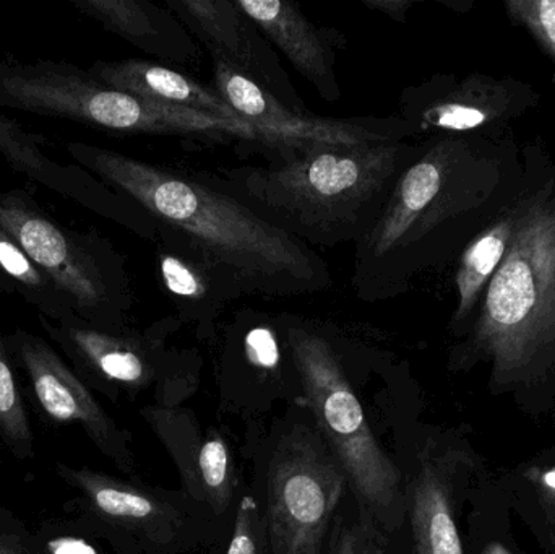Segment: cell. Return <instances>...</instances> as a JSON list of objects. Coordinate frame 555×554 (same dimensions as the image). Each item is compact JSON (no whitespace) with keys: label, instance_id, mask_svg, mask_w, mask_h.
<instances>
[{"label":"cell","instance_id":"6da1fadb","mask_svg":"<svg viewBox=\"0 0 555 554\" xmlns=\"http://www.w3.org/2000/svg\"><path fill=\"white\" fill-rule=\"evenodd\" d=\"M524 175L514 137L427 139L372 230L354 244L356 298H400L423 273L460 257L517 195Z\"/></svg>","mask_w":555,"mask_h":554},{"label":"cell","instance_id":"7a4b0ae2","mask_svg":"<svg viewBox=\"0 0 555 554\" xmlns=\"http://www.w3.org/2000/svg\"><path fill=\"white\" fill-rule=\"evenodd\" d=\"M72 155L230 276L244 295L293 298L332 288L325 260L223 179L72 143Z\"/></svg>","mask_w":555,"mask_h":554},{"label":"cell","instance_id":"3957f363","mask_svg":"<svg viewBox=\"0 0 555 554\" xmlns=\"http://www.w3.org/2000/svg\"><path fill=\"white\" fill-rule=\"evenodd\" d=\"M426 140L315 145L266 153V165L227 169L223 181L307 246L358 244L374 227Z\"/></svg>","mask_w":555,"mask_h":554},{"label":"cell","instance_id":"277c9868","mask_svg":"<svg viewBox=\"0 0 555 554\" xmlns=\"http://www.w3.org/2000/svg\"><path fill=\"white\" fill-rule=\"evenodd\" d=\"M524 156L511 246L459 348L504 386L555 376V165L538 143Z\"/></svg>","mask_w":555,"mask_h":554},{"label":"cell","instance_id":"5b68a950","mask_svg":"<svg viewBox=\"0 0 555 554\" xmlns=\"http://www.w3.org/2000/svg\"><path fill=\"white\" fill-rule=\"evenodd\" d=\"M284 318L302 403L320 438L345 472L364 517L385 532L398 529L404 513L400 471L375 438L335 340L317 322Z\"/></svg>","mask_w":555,"mask_h":554},{"label":"cell","instance_id":"8992f818","mask_svg":"<svg viewBox=\"0 0 555 554\" xmlns=\"http://www.w3.org/2000/svg\"><path fill=\"white\" fill-rule=\"evenodd\" d=\"M0 106L132 136L233 139L262 149L267 145L244 120L153 103L107 87L90 72L57 62L0 65Z\"/></svg>","mask_w":555,"mask_h":554},{"label":"cell","instance_id":"52a82bcc","mask_svg":"<svg viewBox=\"0 0 555 554\" xmlns=\"http://www.w3.org/2000/svg\"><path fill=\"white\" fill-rule=\"evenodd\" d=\"M348 480L320 435L296 428L278 442L267 478L270 554H320Z\"/></svg>","mask_w":555,"mask_h":554},{"label":"cell","instance_id":"ba28073f","mask_svg":"<svg viewBox=\"0 0 555 554\" xmlns=\"http://www.w3.org/2000/svg\"><path fill=\"white\" fill-rule=\"evenodd\" d=\"M540 101L528 81L488 74H437L404 88L400 113L411 136L504 137Z\"/></svg>","mask_w":555,"mask_h":554},{"label":"cell","instance_id":"9c48e42d","mask_svg":"<svg viewBox=\"0 0 555 554\" xmlns=\"http://www.w3.org/2000/svg\"><path fill=\"white\" fill-rule=\"evenodd\" d=\"M210 87L240 119L266 139V153L315 145H364L413 139L398 114L395 116L322 117L297 113L270 91L223 61L214 59Z\"/></svg>","mask_w":555,"mask_h":554},{"label":"cell","instance_id":"30bf717a","mask_svg":"<svg viewBox=\"0 0 555 554\" xmlns=\"http://www.w3.org/2000/svg\"><path fill=\"white\" fill-rule=\"evenodd\" d=\"M77 493L75 507L88 529L124 549L149 554L175 552L188 533V514L162 491L87 467L55 465Z\"/></svg>","mask_w":555,"mask_h":554},{"label":"cell","instance_id":"8fae6325","mask_svg":"<svg viewBox=\"0 0 555 554\" xmlns=\"http://www.w3.org/2000/svg\"><path fill=\"white\" fill-rule=\"evenodd\" d=\"M181 324L163 319L143 334H122L103 328L68 325L62 344L80 364L88 379L111 399L120 392L139 394L152 386H184L188 363L166 348V337Z\"/></svg>","mask_w":555,"mask_h":554},{"label":"cell","instance_id":"7c38bea8","mask_svg":"<svg viewBox=\"0 0 555 554\" xmlns=\"http://www.w3.org/2000/svg\"><path fill=\"white\" fill-rule=\"evenodd\" d=\"M0 230L81 309L104 314L120 324L127 306L126 285L114 283L113 275L93 256L75 246L51 221L26 208L0 202Z\"/></svg>","mask_w":555,"mask_h":554},{"label":"cell","instance_id":"4fadbf2b","mask_svg":"<svg viewBox=\"0 0 555 554\" xmlns=\"http://www.w3.org/2000/svg\"><path fill=\"white\" fill-rule=\"evenodd\" d=\"M41 412L59 425H78L124 474L135 472L130 435L103 409L87 384L39 338L20 334L13 340Z\"/></svg>","mask_w":555,"mask_h":554},{"label":"cell","instance_id":"5bb4252c","mask_svg":"<svg viewBox=\"0 0 555 554\" xmlns=\"http://www.w3.org/2000/svg\"><path fill=\"white\" fill-rule=\"evenodd\" d=\"M165 7L210 52L211 59L253 78L291 109L309 113L276 49L241 12L236 0H165Z\"/></svg>","mask_w":555,"mask_h":554},{"label":"cell","instance_id":"9a60e30c","mask_svg":"<svg viewBox=\"0 0 555 554\" xmlns=\"http://www.w3.org/2000/svg\"><path fill=\"white\" fill-rule=\"evenodd\" d=\"M142 416L171 455L188 497L217 516L227 513L237 484L227 439L168 403L145 407Z\"/></svg>","mask_w":555,"mask_h":554},{"label":"cell","instance_id":"2e32d148","mask_svg":"<svg viewBox=\"0 0 555 554\" xmlns=\"http://www.w3.org/2000/svg\"><path fill=\"white\" fill-rule=\"evenodd\" d=\"M236 5L323 100H341L336 57L346 48V36L339 29L310 22L294 2L236 0Z\"/></svg>","mask_w":555,"mask_h":554},{"label":"cell","instance_id":"e0dca14e","mask_svg":"<svg viewBox=\"0 0 555 554\" xmlns=\"http://www.w3.org/2000/svg\"><path fill=\"white\" fill-rule=\"evenodd\" d=\"M156 270L159 283L178 312L179 322L211 335L218 319L243 289L171 231L159 228Z\"/></svg>","mask_w":555,"mask_h":554},{"label":"cell","instance_id":"ac0fdd59","mask_svg":"<svg viewBox=\"0 0 555 554\" xmlns=\"http://www.w3.org/2000/svg\"><path fill=\"white\" fill-rule=\"evenodd\" d=\"M85 15L104 29L120 36L162 64L198 68L204 62V48L182 25L181 20L150 0H72Z\"/></svg>","mask_w":555,"mask_h":554},{"label":"cell","instance_id":"d6986e66","mask_svg":"<svg viewBox=\"0 0 555 554\" xmlns=\"http://www.w3.org/2000/svg\"><path fill=\"white\" fill-rule=\"evenodd\" d=\"M90 74L107 87L126 91L165 106L197 111L227 120H243L221 100L220 94L192 75L162 62L127 59L117 62H96Z\"/></svg>","mask_w":555,"mask_h":554},{"label":"cell","instance_id":"ffe728a7","mask_svg":"<svg viewBox=\"0 0 555 554\" xmlns=\"http://www.w3.org/2000/svg\"><path fill=\"white\" fill-rule=\"evenodd\" d=\"M518 194L520 191L460 254L455 270L456 302L450 319V331L460 337L468 331L479 302L511 246L517 223Z\"/></svg>","mask_w":555,"mask_h":554},{"label":"cell","instance_id":"44dd1931","mask_svg":"<svg viewBox=\"0 0 555 554\" xmlns=\"http://www.w3.org/2000/svg\"><path fill=\"white\" fill-rule=\"evenodd\" d=\"M410 517L417 554H463L446 481L424 462L411 485Z\"/></svg>","mask_w":555,"mask_h":554},{"label":"cell","instance_id":"7402d4cb","mask_svg":"<svg viewBox=\"0 0 555 554\" xmlns=\"http://www.w3.org/2000/svg\"><path fill=\"white\" fill-rule=\"evenodd\" d=\"M0 439L20 461L35 455V439L25 402L10 366L5 344L0 335Z\"/></svg>","mask_w":555,"mask_h":554},{"label":"cell","instance_id":"603a6c76","mask_svg":"<svg viewBox=\"0 0 555 554\" xmlns=\"http://www.w3.org/2000/svg\"><path fill=\"white\" fill-rule=\"evenodd\" d=\"M504 7L508 18L534 39L555 67V0H507Z\"/></svg>","mask_w":555,"mask_h":554},{"label":"cell","instance_id":"cb8c5ba5","mask_svg":"<svg viewBox=\"0 0 555 554\" xmlns=\"http://www.w3.org/2000/svg\"><path fill=\"white\" fill-rule=\"evenodd\" d=\"M0 153L15 168L28 172L33 178L49 179L54 175L52 163L46 158L35 137L3 117H0Z\"/></svg>","mask_w":555,"mask_h":554},{"label":"cell","instance_id":"d4e9b609","mask_svg":"<svg viewBox=\"0 0 555 554\" xmlns=\"http://www.w3.org/2000/svg\"><path fill=\"white\" fill-rule=\"evenodd\" d=\"M266 519L253 497H244L237 506L233 537L227 554H267Z\"/></svg>","mask_w":555,"mask_h":554},{"label":"cell","instance_id":"484cf974","mask_svg":"<svg viewBox=\"0 0 555 554\" xmlns=\"http://www.w3.org/2000/svg\"><path fill=\"white\" fill-rule=\"evenodd\" d=\"M0 269L23 285L39 288L44 285L41 270L26 256L25 250L0 230Z\"/></svg>","mask_w":555,"mask_h":554},{"label":"cell","instance_id":"4316f807","mask_svg":"<svg viewBox=\"0 0 555 554\" xmlns=\"http://www.w3.org/2000/svg\"><path fill=\"white\" fill-rule=\"evenodd\" d=\"M0 554H49L38 532L0 510Z\"/></svg>","mask_w":555,"mask_h":554},{"label":"cell","instance_id":"83f0119b","mask_svg":"<svg viewBox=\"0 0 555 554\" xmlns=\"http://www.w3.org/2000/svg\"><path fill=\"white\" fill-rule=\"evenodd\" d=\"M335 554H385L377 527L367 517L343 527L336 537Z\"/></svg>","mask_w":555,"mask_h":554},{"label":"cell","instance_id":"f1b7e54d","mask_svg":"<svg viewBox=\"0 0 555 554\" xmlns=\"http://www.w3.org/2000/svg\"><path fill=\"white\" fill-rule=\"evenodd\" d=\"M38 533L49 554H98L87 540L64 532L61 527H42Z\"/></svg>","mask_w":555,"mask_h":554},{"label":"cell","instance_id":"f546056e","mask_svg":"<svg viewBox=\"0 0 555 554\" xmlns=\"http://www.w3.org/2000/svg\"><path fill=\"white\" fill-rule=\"evenodd\" d=\"M362 5L372 12L387 16L391 22L406 23L411 9L420 3V0H361Z\"/></svg>","mask_w":555,"mask_h":554},{"label":"cell","instance_id":"4dcf8cb0","mask_svg":"<svg viewBox=\"0 0 555 554\" xmlns=\"http://www.w3.org/2000/svg\"><path fill=\"white\" fill-rule=\"evenodd\" d=\"M442 3L459 13H466L473 7V2H465V0H455V2H447V0H443Z\"/></svg>","mask_w":555,"mask_h":554},{"label":"cell","instance_id":"1f68e13d","mask_svg":"<svg viewBox=\"0 0 555 554\" xmlns=\"http://www.w3.org/2000/svg\"><path fill=\"white\" fill-rule=\"evenodd\" d=\"M482 554H512L511 550L505 549L502 543H489L488 549L485 550V553Z\"/></svg>","mask_w":555,"mask_h":554},{"label":"cell","instance_id":"d6a6232c","mask_svg":"<svg viewBox=\"0 0 555 554\" xmlns=\"http://www.w3.org/2000/svg\"><path fill=\"white\" fill-rule=\"evenodd\" d=\"M544 485H546L550 490L555 491V471L546 474V477L543 478Z\"/></svg>","mask_w":555,"mask_h":554}]
</instances>
